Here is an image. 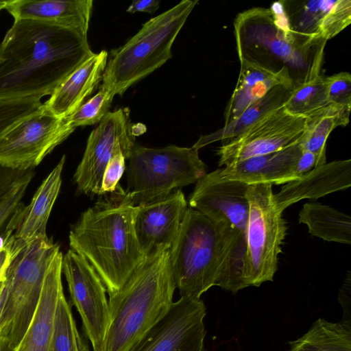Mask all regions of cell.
<instances>
[{"label": "cell", "instance_id": "ab89813d", "mask_svg": "<svg viewBox=\"0 0 351 351\" xmlns=\"http://www.w3.org/2000/svg\"><path fill=\"white\" fill-rule=\"evenodd\" d=\"M160 1L158 0H136L133 1L126 12L135 13L137 12L154 14L159 8Z\"/></svg>", "mask_w": 351, "mask_h": 351}, {"label": "cell", "instance_id": "836d02e7", "mask_svg": "<svg viewBox=\"0 0 351 351\" xmlns=\"http://www.w3.org/2000/svg\"><path fill=\"white\" fill-rule=\"evenodd\" d=\"M40 99H0V135L12 124L40 108Z\"/></svg>", "mask_w": 351, "mask_h": 351}, {"label": "cell", "instance_id": "d590c367", "mask_svg": "<svg viewBox=\"0 0 351 351\" xmlns=\"http://www.w3.org/2000/svg\"><path fill=\"white\" fill-rule=\"evenodd\" d=\"M125 158L120 152L114 155L106 165L101 182V191L103 195L106 193H113L125 169Z\"/></svg>", "mask_w": 351, "mask_h": 351}, {"label": "cell", "instance_id": "277c9868", "mask_svg": "<svg viewBox=\"0 0 351 351\" xmlns=\"http://www.w3.org/2000/svg\"><path fill=\"white\" fill-rule=\"evenodd\" d=\"M169 249L147 256L109 297L110 323L101 351H130L169 310L176 289Z\"/></svg>", "mask_w": 351, "mask_h": 351}, {"label": "cell", "instance_id": "7a4b0ae2", "mask_svg": "<svg viewBox=\"0 0 351 351\" xmlns=\"http://www.w3.org/2000/svg\"><path fill=\"white\" fill-rule=\"evenodd\" d=\"M134 210L118 193L84 211L70 230L71 249L95 269L109 297L120 290L146 257L134 231Z\"/></svg>", "mask_w": 351, "mask_h": 351}, {"label": "cell", "instance_id": "83f0119b", "mask_svg": "<svg viewBox=\"0 0 351 351\" xmlns=\"http://www.w3.org/2000/svg\"><path fill=\"white\" fill-rule=\"evenodd\" d=\"M289 345L291 351H351V325L319 318Z\"/></svg>", "mask_w": 351, "mask_h": 351}, {"label": "cell", "instance_id": "4316f807", "mask_svg": "<svg viewBox=\"0 0 351 351\" xmlns=\"http://www.w3.org/2000/svg\"><path fill=\"white\" fill-rule=\"evenodd\" d=\"M299 222L306 224L308 232L327 241L351 243V219L348 215L319 203L304 204Z\"/></svg>", "mask_w": 351, "mask_h": 351}, {"label": "cell", "instance_id": "9c48e42d", "mask_svg": "<svg viewBox=\"0 0 351 351\" xmlns=\"http://www.w3.org/2000/svg\"><path fill=\"white\" fill-rule=\"evenodd\" d=\"M274 195L271 184H250L247 189L245 276L249 287L273 281L277 271L287 227Z\"/></svg>", "mask_w": 351, "mask_h": 351}, {"label": "cell", "instance_id": "7402d4cb", "mask_svg": "<svg viewBox=\"0 0 351 351\" xmlns=\"http://www.w3.org/2000/svg\"><path fill=\"white\" fill-rule=\"evenodd\" d=\"M108 58L106 50L94 53L56 88L43 106L58 118L71 115L103 80Z\"/></svg>", "mask_w": 351, "mask_h": 351}, {"label": "cell", "instance_id": "8d00e7d4", "mask_svg": "<svg viewBox=\"0 0 351 351\" xmlns=\"http://www.w3.org/2000/svg\"><path fill=\"white\" fill-rule=\"evenodd\" d=\"M350 291H351V274L348 271L345 280L339 290V299L344 311L346 319L344 323L351 325L350 320ZM343 316V317H344Z\"/></svg>", "mask_w": 351, "mask_h": 351}, {"label": "cell", "instance_id": "4dcf8cb0", "mask_svg": "<svg viewBox=\"0 0 351 351\" xmlns=\"http://www.w3.org/2000/svg\"><path fill=\"white\" fill-rule=\"evenodd\" d=\"M246 237L237 231L223 262L216 286L234 293L248 286L246 280Z\"/></svg>", "mask_w": 351, "mask_h": 351}, {"label": "cell", "instance_id": "8992f818", "mask_svg": "<svg viewBox=\"0 0 351 351\" xmlns=\"http://www.w3.org/2000/svg\"><path fill=\"white\" fill-rule=\"evenodd\" d=\"M197 0H183L144 23L123 45L111 51L104 84L122 95L172 58L171 47Z\"/></svg>", "mask_w": 351, "mask_h": 351}, {"label": "cell", "instance_id": "f35d334b", "mask_svg": "<svg viewBox=\"0 0 351 351\" xmlns=\"http://www.w3.org/2000/svg\"><path fill=\"white\" fill-rule=\"evenodd\" d=\"M317 165L315 155L302 150L295 166V173L299 178L314 169Z\"/></svg>", "mask_w": 351, "mask_h": 351}, {"label": "cell", "instance_id": "ffe728a7", "mask_svg": "<svg viewBox=\"0 0 351 351\" xmlns=\"http://www.w3.org/2000/svg\"><path fill=\"white\" fill-rule=\"evenodd\" d=\"M351 186V160H335L315 167L295 180L286 183L274 195L280 212L303 199H317Z\"/></svg>", "mask_w": 351, "mask_h": 351}, {"label": "cell", "instance_id": "30bf717a", "mask_svg": "<svg viewBox=\"0 0 351 351\" xmlns=\"http://www.w3.org/2000/svg\"><path fill=\"white\" fill-rule=\"evenodd\" d=\"M75 130L66 118L56 117L42 104L0 135V167L32 169Z\"/></svg>", "mask_w": 351, "mask_h": 351}, {"label": "cell", "instance_id": "7bdbcfd3", "mask_svg": "<svg viewBox=\"0 0 351 351\" xmlns=\"http://www.w3.org/2000/svg\"><path fill=\"white\" fill-rule=\"evenodd\" d=\"M290 351H291V350H290Z\"/></svg>", "mask_w": 351, "mask_h": 351}, {"label": "cell", "instance_id": "d4e9b609", "mask_svg": "<svg viewBox=\"0 0 351 351\" xmlns=\"http://www.w3.org/2000/svg\"><path fill=\"white\" fill-rule=\"evenodd\" d=\"M292 88L278 85L270 89L263 97L248 106L237 118L216 132L202 136L192 146L197 150L217 141L234 138L267 114L282 107Z\"/></svg>", "mask_w": 351, "mask_h": 351}, {"label": "cell", "instance_id": "52a82bcc", "mask_svg": "<svg viewBox=\"0 0 351 351\" xmlns=\"http://www.w3.org/2000/svg\"><path fill=\"white\" fill-rule=\"evenodd\" d=\"M128 160L127 190L119 193L134 206L196 183L206 173V165L193 147L149 148L135 144Z\"/></svg>", "mask_w": 351, "mask_h": 351}, {"label": "cell", "instance_id": "ba28073f", "mask_svg": "<svg viewBox=\"0 0 351 351\" xmlns=\"http://www.w3.org/2000/svg\"><path fill=\"white\" fill-rule=\"evenodd\" d=\"M59 245L48 237L23 242L14 238L6 272L7 298L0 317V334L12 351L23 339L36 310L47 267Z\"/></svg>", "mask_w": 351, "mask_h": 351}, {"label": "cell", "instance_id": "d6986e66", "mask_svg": "<svg viewBox=\"0 0 351 351\" xmlns=\"http://www.w3.org/2000/svg\"><path fill=\"white\" fill-rule=\"evenodd\" d=\"M300 141L280 150L254 156L222 168V176L249 185L281 184L300 178L295 166L302 153Z\"/></svg>", "mask_w": 351, "mask_h": 351}, {"label": "cell", "instance_id": "d6a6232c", "mask_svg": "<svg viewBox=\"0 0 351 351\" xmlns=\"http://www.w3.org/2000/svg\"><path fill=\"white\" fill-rule=\"evenodd\" d=\"M32 169L22 171L10 180L0 191V233L7 226L19 206L33 178Z\"/></svg>", "mask_w": 351, "mask_h": 351}, {"label": "cell", "instance_id": "484cf974", "mask_svg": "<svg viewBox=\"0 0 351 351\" xmlns=\"http://www.w3.org/2000/svg\"><path fill=\"white\" fill-rule=\"evenodd\" d=\"M350 109L335 104L327 106L306 119L304 132L300 140L302 150L314 154L317 165L326 162V141L331 132L349 122Z\"/></svg>", "mask_w": 351, "mask_h": 351}, {"label": "cell", "instance_id": "5bb4252c", "mask_svg": "<svg viewBox=\"0 0 351 351\" xmlns=\"http://www.w3.org/2000/svg\"><path fill=\"white\" fill-rule=\"evenodd\" d=\"M201 298L181 296L130 351H206Z\"/></svg>", "mask_w": 351, "mask_h": 351}, {"label": "cell", "instance_id": "b9f144b4", "mask_svg": "<svg viewBox=\"0 0 351 351\" xmlns=\"http://www.w3.org/2000/svg\"><path fill=\"white\" fill-rule=\"evenodd\" d=\"M0 351H12L8 339L0 334Z\"/></svg>", "mask_w": 351, "mask_h": 351}, {"label": "cell", "instance_id": "7c38bea8", "mask_svg": "<svg viewBox=\"0 0 351 351\" xmlns=\"http://www.w3.org/2000/svg\"><path fill=\"white\" fill-rule=\"evenodd\" d=\"M62 272L93 351H101L110 323L106 288L88 261L73 250L63 255Z\"/></svg>", "mask_w": 351, "mask_h": 351}, {"label": "cell", "instance_id": "9a60e30c", "mask_svg": "<svg viewBox=\"0 0 351 351\" xmlns=\"http://www.w3.org/2000/svg\"><path fill=\"white\" fill-rule=\"evenodd\" d=\"M221 171L220 168L206 173L195 183L189 199V207L245 234L250 210L249 184L227 179Z\"/></svg>", "mask_w": 351, "mask_h": 351}, {"label": "cell", "instance_id": "44dd1931", "mask_svg": "<svg viewBox=\"0 0 351 351\" xmlns=\"http://www.w3.org/2000/svg\"><path fill=\"white\" fill-rule=\"evenodd\" d=\"M93 0H10L4 9L14 20L37 21L87 36Z\"/></svg>", "mask_w": 351, "mask_h": 351}, {"label": "cell", "instance_id": "3957f363", "mask_svg": "<svg viewBox=\"0 0 351 351\" xmlns=\"http://www.w3.org/2000/svg\"><path fill=\"white\" fill-rule=\"evenodd\" d=\"M234 29L239 58L274 72L287 69L294 87L320 73L326 42L293 32L282 1L239 13Z\"/></svg>", "mask_w": 351, "mask_h": 351}, {"label": "cell", "instance_id": "f1b7e54d", "mask_svg": "<svg viewBox=\"0 0 351 351\" xmlns=\"http://www.w3.org/2000/svg\"><path fill=\"white\" fill-rule=\"evenodd\" d=\"M328 104L324 76L319 73L294 87L284 107L291 114L306 118Z\"/></svg>", "mask_w": 351, "mask_h": 351}, {"label": "cell", "instance_id": "74e56055", "mask_svg": "<svg viewBox=\"0 0 351 351\" xmlns=\"http://www.w3.org/2000/svg\"><path fill=\"white\" fill-rule=\"evenodd\" d=\"M14 234L0 250V285L5 280L8 268L11 263L14 252Z\"/></svg>", "mask_w": 351, "mask_h": 351}, {"label": "cell", "instance_id": "4fadbf2b", "mask_svg": "<svg viewBox=\"0 0 351 351\" xmlns=\"http://www.w3.org/2000/svg\"><path fill=\"white\" fill-rule=\"evenodd\" d=\"M306 119L290 113L283 106L218 147L219 165L228 166L298 142L304 132Z\"/></svg>", "mask_w": 351, "mask_h": 351}, {"label": "cell", "instance_id": "5b68a950", "mask_svg": "<svg viewBox=\"0 0 351 351\" xmlns=\"http://www.w3.org/2000/svg\"><path fill=\"white\" fill-rule=\"evenodd\" d=\"M237 230L188 207L169 249L173 280L180 296L200 298L216 286Z\"/></svg>", "mask_w": 351, "mask_h": 351}, {"label": "cell", "instance_id": "8fae6325", "mask_svg": "<svg viewBox=\"0 0 351 351\" xmlns=\"http://www.w3.org/2000/svg\"><path fill=\"white\" fill-rule=\"evenodd\" d=\"M136 135L128 108L108 112L88 138L83 157L73 176L76 193L90 197L103 195L101 186L106 165L120 152L128 159Z\"/></svg>", "mask_w": 351, "mask_h": 351}, {"label": "cell", "instance_id": "f546056e", "mask_svg": "<svg viewBox=\"0 0 351 351\" xmlns=\"http://www.w3.org/2000/svg\"><path fill=\"white\" fill-rule=\"evenodd\" d=\"M50 351H90L77 330L64 292L56 307Z\"/></svg>", "mask_w": 351, "mask_h": 351}, {"label": "cell", "instance_id": "ac0fdd59", "mask_svg": "<svg viewBox=\"0 0 351 351\" xmlns=\"http://www.w3.org/2000/svg\"><path fill=\"white\" fill-rule=\"evenodd\" d=\"M62 257L58 249L47 267L40 298L29 325L14 351H50L56 307L64 292Z\"/></svg>", "mask_w": 351, "mask_h": 351}, {"label": "cell", "instance_id": "6da1fadb", "mask_svg": "<svg viewBox=\"0 0 351 351\" xmlns=\"http://www.w3.org/2000/svg\"><path fill=\"white\" fill-rule=\"evenodd\" d=\"M93 53L87 36L74 30L14 20L0 45V99L51 95Z\"/></svg>", "mask_w": 351, "mask_h": 351}, {"label": "cell", "instance_id": "2e32d148", "mask_svg": "<svg viewBox=\"0 0 351 351\" xmlns=\"http://www.w3.org/2000/svg\"><path fill=\"white\" fill-rule=\"evenodd\" d=\"M187 208L181 189L135 206L134 231L145 256L171 247Z\"/></svg>", "mask_w": 351, "mask_h": 351}, {"label": "cell", "instance_id": "603a6c76", "mask_svg": "<svg viewBox=\"0 0 351 351\" xmlns=\"http://www.w3.org/2000/svg\"><path fill=\"white\" fill-rule=\"evenodd\" d=\"M240 72L233 93L224 113L227 125L237 118L248 106L278 85L294 88L288 70L274 72L257 63L239 58Z\"/></svg>", "mask_w": 351, "mask_h": 351}, {"label": "cell", "instance_id": "60d3db41", "mask_svg": "<svg viewBox=\"0 0 351 351\" xmlns=\"http://www.w3.org/2000/svg\"><path fill=\"white\" fill-rule=\"evenodd\" d=\"M7 283H6V276L5 280L0 285V317L2 315L6 298H7Z\"/></svg>", "mask_w": 351, "mask_h": 351}, {"label": "cell", "instance_id": "1f68e13d", "mask_svg": "<svg viewBox=\"0 0 351 351\" xmlns=\"http://www.w3.org/2000/svg\"><path fill=\"white\" fill-rule=\"evenodd\" d=\"M114 95L112 88L102 84L99 90L93 97L66 118L75 128L99 123L108 112Z\"/></svg>", "mask_w": 351, "mask_h": 351}, {"label": "cell", "instance_id": "cb8c5ba5", "mask_svg": "<svg viewBox=\"0 0 351 351\" xmlns=\"http://www.w3.org/2000/svg\"><path fill=\"white\" fill-rule=\"evenodd\" d=\"M65 160L64 155L38 188L30 204L24 206L14 233L16 239L28 242L47 237V223L60 190Z\"/></svg>", "mask_w": 351, "mask_h": 351}, {"label": "cell", "instance_id": "e0dca14e", "mask_svg": "<svg viewBox=\"0 0 351 351\" xmlns=\"http://www.w3.org/2000/svg\"><path fill=\"white\" fill-rule=\"evenodd\" d=\"M291 29L326 42L351 22L350 0L282 1Z\"/></svg>", "mask_w": 351, "mask_h": 351}, {"label": "cell", "instance_id": "e575fe53", "mask_svg": "<svg viewBox=\"0 0 351 351\" xmlns=\"http://www.w3.org/2000/svg\"><path fill=\"white\" fill-rule=\"evenodd\" d=\"M324 83L329 104L351 108V75L348 72L324 77Z\"/></svg>", "mask_w": 351, "mask_h": 351}]
</instances>
